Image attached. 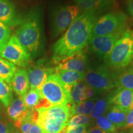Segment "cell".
<instances>
[{"mask_svg": "<svg viewBox=\"0 0 133 133\" xmlns=\"http://www.w3.org/2000/svg\"><path fill=\"white\" fill-rule=\"evenodd\" d=\"M127 114V112L118 106L112 105L105 116L114 124L116 128L120 129L124 128Z\"/></svg>", "mask_w": 133, "mask_h": 133, "instance_id": "obj_20", "label": "cell"}, {"mask_svg": "<svg viewBox=\"0 0 133 133\" xmlns=\"http://www.w3.org/2000/svg\"><path fill=\"white\" fill-rule=\"evenodd\" d=\"M121 133H124V132H121Z\"/></svg>", "mask_w": 133, "mask_h": 133, "instance_id": "obj_39", "label": "cell"}, {"mask_svg": "<svg viewBox=\"0 0 133 133\" xmlns=\"http://www.w3.org/2000/svg\"><path fill=\"white\" fill-rule=\"evenodd\" d=\"M129 133H133V128H131V130L129 131Z\"/></svg>", "mask_w": 133, "mask_h": 133, "instance_id": "obj_36", "label": "cell"}, {"mask_svg": "<svg viewBox=\"0 0 133 133\" xmlns=\"http://www.w3.org/2000/svg\"><path fill=\"white\" fill-rule=\"evenodd\" d=\"M112 105L110 102V94L105 95L96 101L89 116L93 120L100 116L104 115Z\"/></svg>", "mask_w": 133, "mask_h": 133, "instance_id": "obj_22", "label": "cell"}, {"mask_svg": "<svg viewBox=\"0 0 133 133\" xmlns=\"http://www.w3.org/2000/svg\"><path fill=\"white\" fill-rule=\"evenodd\" d=\"M22 21L11 0H0V22L9 27L19 25Z\"/></svg>", "mask_w": 133, "mask_h": 133, "instance_id": "obj_14", "label": "cell"}, {"mask_svg": "<svg viewBox=\"0 0 133 133\" xmlns=\"http://www.w3.org/2000/svg\"><path fill=\"white\" fill-rule=\"evenodd\" d=\"M1 57L21 67L27 66L32 59L30 54L22 45L15 35L10 36Z\"/></svg>", "mask_w": 133, "mask_h": 133, "instance_id": "obj_9", "label": "cell"}, {"mask_svg": "<svg viewBox=\"0 0 133 133\" xmlns=\"http://www.w3.org/2000/svg\"><path fill=\"white\" fill-rule=\"evenodd\" d=\"M110 102L112 105L118 106L128 113L133 109V91L123 87H117L110 93Z\"/></svg>", "mask_w": 133, "mask_h": 133, "instance_id": "obj_15", "label": "cell"}, {"mask_svg": "<svg viewBox=\"0 0 133 133\" xmlns=\"http://www.w3.org/2000/svg\"><path fill=\"white\" fill-rule=\"evenodd\" d=\"M70 117L69 104L35 109L32 116L44 133H64Z\"/></svg>", "mask_w": 133, "mask_h": 133, "instance_id": "obj_3", "label": "cell"}, {"mask_svg": "<svg viewBox=\"0 0 133 133\" xmlns=\"http://www.w3.org/2000/svg\"><path fill=\"white\" fill-rule=\"evenodd\" d=\"M117 77L104 66L88 70L84 75V80L96 94L107 92L115 87Z\"/></svg>", "mask_w": 133, "mask_h": 133, "instance_id": "obj_6", "label": "cell"}, {"mask_svg": "<svg viewBox=\"0 0 133 133\" xmlns=\"http://www.w3.org/2000/svg\"><path fill=\"white\" fill-rule=\"evenodd\" d=\"M95 123L97 127L107 133H117V128L105 115L100 116L96 118Z\"/></svg>", "mask_w": 133, "mask_h": 133, "instance_id": "obj_29", "label": "cell"}, {"mask_svg": "<svg viewBox=\"0 0 133 133\" xmlns=\"http://www.w3.org/2000/svg\"><path fill=\"white\" fill-rule=\"evenodd\" d=\"M133 128V109L128 113L124 128Z\"/></svg>", "mask_w": 133, "mask_h": 133, "instance_id": "obj_33", "label": "cell"}, {"mask_svg": "<svg viewBox=\"0 0 133 133\" xmlns=\"http://www.w3.org/2000/svg\"><path fill=\"white\" fill-rule=\"evenodd\" d=\"M26 71L30 89L39 90L48 76L53 74L55 69L48 67L42 64L38 63L35 65L30 67Z\"/></svg>", "mask_w": 133, "mask_h": 133, "instance_id": "obj_12", "label": "cell"}, {"mask_svg": "<svg viewBox=\"0 0 133 133\" xmlns=\"http://www.w3.org/2000/svg\"><path fill=\"white\" fill-rule=\"evenodd\" d=\"M124 31H119L108 35L100 36H91L88 43L91 50L99 57L107 59L116 42L120 38Z\"/></svg>", "mask_w": 133, "mask_h": 133, "instance_id": "obj_10", "label": "cell"}, {"mask_svg": "<svg viewBox=\"0 0 133 133\" xmlns=\"http://www.w3.org/2000/svg\"><path fill=\"white\" fill-rule=\"evenodd\" d=\"M126 3L129 12L133 17V0H126Z\"/></svg>", "mask_w": 133, "mask_h": 133, "instance_id": "obj_35", "label": "cell"}, {"mask_svg": "<svg viewBox=\"0 0 133 133\" xmlns=\"http://www.w3.org/2000/svg\"><path fill=\"white\" fill-rule=\"evenodd\" d=\"M83 12L97 13L108 9L112 4V0H74Z\"/></svg>", "mask_w": 133, "mask_h": 133, "instance_id": "obj_18", "label": "cell"}, {"mask_svg": "<svg viewBox=\"0 0 133 133\" xmlns=\"http://www.w3.org/2000/svg\"><path fill=\"white\" fill-rule=\"evenodd\" d=\"M0 114H1V112H0Z\"/></svg>", "mask_w": 133, "mask_h": 133, "instance_id": "obj_40", "label": "cell"}, {"mask_svg": "<svg viewBox=\"0 0 133 133\" xmlns=\"http://www.w3.org/2000/svg\"><path fill=\"white\" fill-rule=\"evenodd\" d=\"M109 65L115 69H122L133 61V30L123 31L107 58Z\"/></svg>", "mask_w": 133, "mask_h": 133, "instance_id": "obj_4", "label": "cell"}, {"mask_svg": "<svg viewBox=\"0 0 133 133\" xmlns=\"http://www.w3.org/2000/svg\"><path fill=\"white\" fill-rule=\"evenodd\" d=\"M56 72L60 80L62 81L69 93L73 86L78 83L84 80L85 75V73L70 70H59Z\"/></svg>", "mask_w": 133, "mask_h": 133, "instance_id": "obj_19", "label": "cell"}, {"mask_svg": "<svg viewBox=\"0 0 133 133\" xmlns=\"http://www.w3.org/2000/svg\"><path fill=\"white\" fill-rule=\"evenodd\" d=\"M126 16L123 12H112L105 14L94 24L91 36L108 35L124 30Z\"/></svg>", "mask_w": 133, "mask_h": 133, "instance_id": "obj_7", "label": "cell"}, {"mask_svg": "<svg viewBox=\"0 0 133 133\" xmlns=\"http://www.w3.org/2000/svg\"><path fill=\"white\" fill-rule=\"evenodd\" d=\"M14 133H17V132H14Z\"/></svg>", "mask_w": 133, "mask_h": 133, "instance_id": "obj_38", "label": "cell"}, {"mask_svg": "<svg viewBox=\"0 0 133 133\" xmlns=\"http://www.w3.org/2000/svg\"><path fill=\"white\" fill-rule=\"evenodd\" d=\"M96 21V14L93 12H83L76 17L53 46L52 58L56 64L87 46Z\"/></svg>", "mask_w": 133, "mask_h": 133, "instance_id": "obj_1", "label": "cell"}, {"mask_svg": "<svg viewBox=\"0 0 133 133\" xmlns=\"http://www.w3.org/2000/svg\"><path fill=\"white\" fill-rule=\"evenodd\" d=\"M12 90L19 97H22L29 91L30 83L27 71L24 69H17L11 81Z\"/></svg>", "mask_w": 133, "mask_h": 133, "instance_id": "obj_17", "label": "cell"}, {"mask_svg": "<svg viewBox=\"0 0 133 133\" xmlns=\"http://www.w3.org/2000/svg\"><path fill=\"white\" fill-rule=\"evenodd\" d=\"M80 11V9L76 5L61 6L56 8L52 17V37H57L66 31Z\"/></svg>", "mask_w": 133, "mask_h": 133, "instance_id": "obj_8", "label": "cell"}, {"mask_svg": "<svg viewBox=\"0 0 133 133\" xmlns=\"http://www.w3.org/2000/svg\"><path fill=\"white\" fill-rule=\"evenodd\" d=\"M17 70L14 64L0 57V78L11 84V81Z\"/></svg>", "mask_w": 133, "mask_h": 133, "instance_id": "obj_23", "label": "cell"}, {"mask_svg": "<svg viewBox=\"0 0 133 133\" xmlns=\"http://www.w3.org/2000/svg\"><path fill=\"white\" fill-rule=\"evenodd\" d=\"M15 126L6 119H0V133H14Z\"/></svg>", "mask_w": 133, "mask_h": 133, "instance_id": "obj_31", "label": "cell"}, {"mask_svg": "<svg viewBox=\"0 0 133 133\" xmlns=\"http://www.w3.org/2000/svg\"><path fill=\"white\" fill-rule=\"evenodd\" d=\"M96 93L90 86L84 81H80L71 88L70 91V103L71 105L79 104L96 96Z\"/></svg>", "mask_w": 133, "mask_h": 133, "instance_id": "obj_16", "label": "cell"}, {"mask_svg": "<svg viewBox=\"0 0 133 133\" xmlns=\"http://www.w3.org/2000/svg\"><path fill=\"white\" fill-rule=\"evenodd\" d=\"M86 133H107L105 131L102 130L97 126H94V127L91 128L90 129H88L87 132Z\"/></svg>", "mask_w": 133, "mask_h": 133, "instance_id": "obj_34", "label": "cell"}, {"mask_svg": "<svg viewBox=\"0 0 133 133\" xmlns=\"http://www.w3.org/2000/svg\"><path fill=\"white\" fill-rule=\"evenodd\" d=\"M88 68L87 57L82 51L68 56L57 63L55 71L70 70L84 73Z\"/></svg>", "mask_w": 133, "mask_h": 133, "instance_id": "obj_11", "label": "cell"}, {"mask_svg": "<svg viewBox=\"0 0 133 133\" xmlns=\"http://www.w3.org/2000/svg\"></svg>", "mask_w": 133, "mask_h": 133, "instance_id": "obj_41", "label": "cell"}, {"mask_svg": "<svg viewBox=\"0 0 133 133\" xmlns=\"http://www.w3.org/2000/svg\"><path fill=\"white\" fill-rule=\"evenodd\" d=\"M7 108L8 117L14 121L16 128L19 127V124L29 117L34 110L26 107L22 97L13 99Z\"/></svg>", "mask_w": 133, "mask_h": 133, "instance_id": "obj_13", "label": "cell"}, {"mask_svg": "<svg viewBox=\"0 0 133 133\" xmlns=\"http://www.w3.org/2000/svg\"><path fill=\"white\" fill-rule=\"evenodd\" d=\"M115 87H123L133 91V67L117 77Z\"/></svg>", "mask_w": 133, "mask_h": 133, "instance_id": "obj_26", "label": "cell"}, {"mask_svg": "<svg viewBox=\"0 0 133 133\" xmlns=\"http://www.w3.org/2000/svg\"><path fill=\"white\" fill-rule=\"evenodd\" d=\"M1 101H0V110L1 109Z\"/></svg>", "mask_w": 133, "mask_h": 133, "instance_id": "obj_37", "label": "cell"}, {"mask_svg": "<svg viewBox=\"0 0 133 133\" xmlns=\"http://www.w3.org/2000/svg\"><path fill=\"white\" fill-rule=\"evenodd\" d=\"M25 106L30 109H35L41 99L39 90L30 89L22 97Z\"/></svg>", "mask_w": 133, "mask_h": 133, "instance_id": "obj_27", "label": "cell"}, {"mask_svg": "<svg viewBox=\"0 0 133 133\" xmlns=\"http://www.w3.org/2000/svg\"><path fill=\"white\" fill-rule=\"evenodd\" d=\"M33 113L29 117L19 124L18 128L21 130V133H44L43 129L33 119Z\"/></svg>", "mask_w": 133, "mask_h": 133, "instance_id": "obj_25", "label": "cell"}, {"mask_svg": "<svg viewBox=\"0 0 133 133\" xmlns=\"http://www.w3.org/2000/svg\"><path fill=\"white\" fill-rule=\"evenodd\" d=\"M93 119L89 116L82 115H74L70 118L66 128L76 127L83 125H91Z\"/></svg>", "mask_w": 133, "mask_h": 133, "instance_id": "obj_28", "label": "cell"}, {"mask_svg": "<svg viewBox=\"0 0 133 133\" xmlns=\"http://www.w3.org/2000/svg\"><path fill=\"white\" fill-rule=\"evenodd\" d=\"M13 100L12 88L11 84L0 78V101L8 107Z\"/></svg>", "mask_w": 133, "mask_h": 133, "instance_id": "obj_24", "label": "cell"}, {"mask_svg": "<svg viewBox=\"0 0 133 133\" xmlns=\"http://www.w3.org/2000/svg\"><path fill=\"white\" fill-rule=\"evenodd\" d=\"M16 36L32 58L40 54L43 43L40 12L38 8L31 9L22 19Z\"/></svg>", "mask_w": 133, "mask_h": 133, "instance_id": "obj_2", "label": "cell"}, {"mask_svg": "<svg viewBox=\"0 0 133 133\" xmlns=\"http://www.w3.org/2000/svg\"><path fill=\"white\" fill-rule=\"evenodd\" d=\"M10 36L11 30L9 26L0 22V57Z\"/></svg>", "mask_w": 133, "mask_h": 133, "instance_id": "obj_30", "label": "cell"}, {"mask_svg": "<svg viewBox=\"0 0 133 133\" xmlns=\"http://www.w3.org/2000/svg\"><path fill=\"white\" fill-rule=\"evenodd\" d=\"M41 98L45 99L52 105H66L70 103V93L56 74L48 76L39 89Z\"/></svg>", "mask_w": 133, "mask_h": 133, "instance_id": "obj_5", "label": "cell"}, {"mask_svg": "<svg viewBox=\"0 0 133 133\" xmlns=\"http://www.w3.org/2000/svg\"><path fill=\"white\" fill-rule=\"evenodd\" d=\"M97 100V96L91 97L79 104L70 105L71 116L74 115H90L94 107V104Z\"/></svg>", "mask_w": 133, "mask_h": 133, "instance_id": "obj_21", "label": "cell"}, {"mask_svg": "<svg viewBox=\"0 0 133 133\" xmlns=\"http://www.w3.org/2000/svg\"><path fill=\"white\" fill-rule=\"evenodd\" d=\"M91 125H83L66 128L64 133H86Z\"/></svg>", "mask_w": 133, "mask_h": 133, "instance_id": "obj_32", "label": "cell"}]
</instances>
